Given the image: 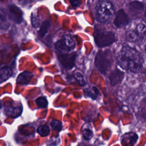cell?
<instances>
[{"label": "cell", "mask_w": 146, "mask_h": 146, "mask_svg": "<svg viewBox=\"0 0 146 146\" xmlns=\"http://www.w3.org/2000/svg\"><path fill=\"white\" fill-rule=\"evenodd\" d=\"M118 64L123 69L135 73L142 70V58L134 48L128 46L123 47L117 55Z\"/></svg>", "instance_id": "6da1fadb"}, {"label": "cell", "mask_w": 146, "mask_h": 146, "mask_svg": "<svg viewBox=\"0 0 146 146\" xmlns=\"http://www.w3.org/2000/svg\"><path fill=\"white\" fill-rule=\"evenodd\" d=\"M114 15V8L108 0H100L96 7V17L100 22H108Z\"/></svg>", "instance_id": "7a4b0ae2"}, {"label": "cell", "mask_w": 146, "mask_h": 146, "mask_svg": "<svg viewBox=\"0 0 146 146\" xmlns=\"http://www.w3.org/2000/svg\"><path fill=\"white\" fill-rule=\"evenodd\" d=\"M113 61V55L109 50L99 51L95 58V66L102 73H106Z\"/></svg>", "instance_id": "3957f363"}, {"label": "cell", "mask_w": 146, "mask_h": 146, "mask_svg": "<svg viewBox=\"0 0 146 146\" xmlns=\"http://www.w3.org/2000/svg\"><path fill=\"white\" fill-rule=\"evenodd\" d=\"M94 39L98 47H103L112 44L115 40V36L111 31L96 29L94 33Z\"/></svg>", "instance_id": "277c9868"}, {"label": "cell", "mask_w": 146, "mask_h": 146, "mask_svg": "<svg viewBox=\"0 0 146 146\" xmlns=\"http://www.w3.org/2000/svg\"><path fill=\"white\" fill-rule=\"evenodd\" d=\"M55 47L62 54L68 53L75 48V42L71 35H65L56 42Z\"/></svg>", "instance_id": "5b68a950"}, {"label": "cell", "mask_w": 146, "mask_h": 146, "mask_svg": "<svg viewBox=\"0 0 146 146\" xmlns=\"http://www.w3.org/2000/svg\"><path fill=\"white\" fill-rule=\"evenodd\" d=\"M129 21L127 14L124 10L121 9L119 10L115 16L113 21V24L118 28L124 27L128 24Z\"/></svg>", "instance_id": "8992f818"}, {"label": "cell", "mask_w": 146, "mask_h": 146, "mask_svg": "<svg viewBox=\"0 0 146 146\" xmlns=\"http://www.w3.org/2000/svg\"><path fill=\"white\" fill-rule=\"evenodd\" d=\"M76 55L75 53L60 54L58 55V59L60 62L66 67L71 68L74 64Z\"/></svg>", "instance_id": "52a82bcc"}, {"label": "cell", "mask_w": 146, "mask_h": 146, "mask_svg": "<svg viewBox=\"0 0 146 146\" xmlns=\"http://www.w3.org/2000/svg\"><path fill=\"white\" fill-rule=\"evenodd\" d=\"M129 10L133 15H137V14L142 13L144 10V3L139 1H132L129 3Z\"/></svg>", "instance_id": "ba28073f"}, {"label": "cell", "mask_w": 146, "mask_h": 146, "mask_svg": "<svg viewBox=\"0 0 146 146\" xmlns=\"http://www.w3.org/2000/svg\"><path fill=\"white\" fill-rule=\"evenodd\" d=\"M123 77V73L120 70L116 69L112 71L110 75L109 78L111 84L112 86H115L119 83Z\"/></svg>", "instance_id": "9c48e42d"}, {"label": "cell", "mask_w": 146, "mask_h": 146, "mask_svg": "<svg viewBox=\"0 0 146 146\" xmlns=\"http://www.w3.org/2000/svg\"><path fill=\"white\" fill-rule=\"evenodd\" d=\"M33 77V74L31 72L24 71L18 75L17 79V82L20 84H27L30 82Z\"/></svg>", "instance_id": "30bf717a"}, {"label": "cell", "mask_w": 146, "mask_h": 146, "mask_svg": "<svg viewBox=\"0 0 146 146\" xmlns=\"http://www.w3.org/2000/svg\"><path fill=\"white\" fill-rule=\"evenodd\" d=\"M10 26L9 17L3 10H0V30L5 31Z\"/></svg>", "instance_id": "8fae6325"}, {"label": "cell", "mask_w": 146, "mask_h": 146, "mask_svg": "<svg viewBox=\"0 0 146 146\" xmlns=\"http://www.w3.org/2000/svg\"><path fill=\"white\" fill-rule=\"evenodd\" d=\"M11 18L17 22H20L22 21V12L19 8L14 6H11L9 9Z\"/></svg>", "instance_id": "7c38bea8"}, {"label": "cell", "mask_w": 146, "mask_h": 146, "mask_svg": "<svg viewBox=\"0 0 146 146\" xmlns=\"http://www.w3.org/2000/svg\"><path fill=\"white\" fill-rule=\"evenodd\" d=\"M12 74L11 68L9 67H3L0 68V83L7 80Z\"/></svg>", "instance_id": "4fadbf2b"}, {"label": "cell", "mask_w": 146, "mask_h": 146, "mask_svg": "<svg viewBox=\"0 0 146 146\" xmlns=\"http://www.w3.org/2000/svg\"><path fill=\"white\" fill-rule=\"evenodd\" d=\"M127 39L131 42H135L141 39L135 30H129L126 33Z\"/></svg>", "instance_id": "5bb4252c"}, {"label": "cell", "mask_w": 146, "mask_h": 146, "mask_svg": "<svg viewBox=\"0 0 146 146\" xmlns=\"http://www.w3.org/2000/svg\"><path fill=\"white\" fill-rule=\"evenodd\" d=\"M138 138L137 135L133 132L125 134L123 137V141L125 143H128V144H133L136 143Z\"/></svg>", "instance_id": "9a60e30c"}, {"label": "cell", "mask_w": 146, "mask_h": 146, "mask_svg": "<svg viewBox=\"0 0 146 146\" xmlns=\"http://www.w3.org/2000/svg\"><path fill=\"white\" fill-rule=\"evenodd\" d=\"M50 25V22L49 20L44 21L41 24L40 27L39 32H38V34H39V36L43 37L44 36V35L47 32V30L48 29V27H49Z\"/></svg>", "instance_id": "2e32d148"}, {"label": "cell", "mask_w": 146, "mask_h": 146, "mask_svg": "<svg viewBox=\"0 0 146 146\" xmlns=\"http://www.w3.org/2000/svg\"><path fill=\"white\" fill-rule=\"evenodd\" d=\"M38 133L42 137L47 136L50 133V128L46 125H40L37 129Z\"/></svg>", "instance_id": "e0dca14e"}, {"label": "cell", "mask_w": 146, "mask_h": 146, "mask_svg": "<svg viewBox=\"0 0 146 146\" xmlns=\"http://www.w3.org/2000/svg\"><path fill=\"white\" fill-rule=\"evenodd\" d=\"M86 96L87 97H90L93 99H95L97 98V96L99 95V91L97 88L93 87L92 89L91 90H87L86 92L84 91Z\"/></svg>", "instance_id": "ac0fdd59"}, {"label": "cell", "mask_w": 146, "mask_h": 146, "mask_svg": "<svg viewBox=\"0 0 146 146\" xmlns=\"http://www.w3.org/2000/svg\"><path fill=\"white\" fill-rule=\"evenodd\" d=\"M135 31L137 33V34L140 36V37L141 38L142 37H144L145 35V26L144 23H139L136 28Z\"/></svg>", "instance_id": "d6986e66"}, {"label": "cell", "mask_w": 146, "mask_h": 146, "mask_svg": "<svg viewBox=\"0 0 146 146\" xmlns=\"http://www.w3.org/2000/svg\"><path fill=\"white\" fill-rule=\"evenodd\" d=\"M35 102L36 105L40 108H44L45 107H47V106H48V101L47 99L43 96L39 97L36 99Z\"/></svg>", "instance_id": "ffe728a7"}, {"label": "cell", "mask_w": 146, "mask_h": 146, "mask_svg": "<svg viewBox=\"0 0 146 146\" xmlns=\"http://www.w3.org/2000/svg\"><path fill=\"white\" fill-rule=\"evenodd\" d=\"M50 125L52 128L57 132H60L62 130V124L61 121L58 120H52L50 123Z\"/></svg>", "instance_id": "44dd1931"}, {"label": "cell", "mask_w": 146, "mask_h": 146, "mask_svg": "<svg viewBox=\"0 0 146 146\" xmlns=\"http://www.w3.org/2000/svg\"><path fill=\"white\" fill-rule=\"evenodd\" d=\"M60 143V138L58 136L52 137L47 142V146H58Z\"/></svg>", "instance_id": "7402d4cb"}, {"label": "cell", "mask_w": 146, "mask_h": 146, "mask_svg": "<svg viewBox=\"0 0 146 146\" xmlns=\"http://www.w3.org/2000/svg\"><path fill=\"white\" fill-rule=\"evenodd\" d=\"M82 134H83V137L85 140H87L91 139L93 136L92 131L88 128H86V129H84V130H83Z\"/></svg>", "instance_id": "603a6c76"}, {"label": "cell", "mask_w": 146, "mask_h": 146, "mask_svg": "<svg viewBox=\"0 0 146 146\" xmlns=\"http://www.w3.org/2000/svg\"><path fill=\"white\" fill-rule=\"evenodd\" d=\"M74 77L75 78V79L78 81V83L80 85V86H84L86 84V81L84 80L83 76L82 75V74L80 72H76L74 74Z\"/></svg>", "instance_id": "cb8c5ba5"}, {"label": "cell", "mask_w": 146, "mask_h": 146, "mask_svg": "<svg viewBox=\"0 0 146 146\" xmlns=\"http://www.w3.org/2000/svg\"><path fill=\"white\" fill-rule=\"evenodd\" d=\"M31 22L33 26L35 28H38L39 26V18L37 17V15H34L31 17Z\"/></svg>", "instance_id": "d4e9b609"}, {"label": "cell", "mask_w": 146, "mask_h": 146, "mask_svg": "<svg viewBox=\"0 0 146 146\" xmlns=\"http://www.w3.org/2000/svg\"><path fill=\"white\" fill-rule=\"evenodd\" d=\"M70 3L74 7H77L81 4V0H70Z\"/></svg>", "instance_id": "484cf974"}, {"label": "cell", "mask_w": 146, "mask_h": 146, "mask_svg": "<svg viewBox=\"0 0 146 146\" xmlns=\"http://www.w3.org/2000/svg\"><path fill=\"white\" fill-rule=\"evenodd\" d=\"M79 146H90V145H87V144H84L83 143H82V144H79Z\"/></svg>", "instance_id": "4316f807"}, {"label": "cell", "mask_w": 146, "mask_h": 146, "mask_svg": "<svg viewBox=\"0 0 146 146\" xmlns=\"http://www.w3.org/2000/svg\"><path fill=\"white\" fill-rule=\"evenodd\" d=\"M2 108V103H1V101L0 100V109Z\"/></svg>", "instance_id": "83f0119b"}]
</instances>
